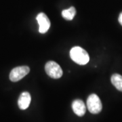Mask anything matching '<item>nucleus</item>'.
Instances as JSON below:
<instances>
[{"instance_id": "nucleus-4", "label": "nucleus", "mask_w": 122, "mask_h": 122, "mask_svg": "<svg viewBox=\"0 0 122 122\" xmlns=\"http://www.w3.org/2000/svg\"><path fill=\"white\" fill-rule=\"evenodd\" d=\"M30 71V69L27 66H20L15 67L11 71L10 73V79L13 81L16 82L22 79L25 77Z\"/></svg>"}, {"instance_id": "nucleus-5", "label": "nucleus", "mask_w": 122, "mask_h": 122, "mask_svg": "<svg viewBox=\"0 0 122 122\" xmlns=\"http://www.w3.org/2000/svg\"><path fill=\"white\" fill-rule=\"evenodd\" d=\"M39 23V31L41 33H46L50 27V21L46 14L41 12L36 18Z\"/></svg>"}, {"instance_id": "nucleus-10", "label": "nucleus", "mask_w": 122, "mask_h": 122, "mask_svg": "<svg viewBox=\"0 0 122 122\" xmlns=\"http://www.w3.org/2000/svg\"><path fill=\"white\" fill-rule=\"evenodd\" d=\"M118 20H119V23L121 24V25H122V12H121V14H119V18H118Z\"/></svg>"}, {"instance_id": "nucleus-1", "label": "nucleus", "mask_w": 122, "mask_h": 122, "mask_svg": "<svg viewBox=\"0 0 122 122\" xmlns=\"http://www.w3.org/2000/svg\"><path fill=\"white\" fill-rule=\"evenodd\" d=\"M71 58L80 65H85L90 61V56L87 52L82 48L75 46L70 51Z\"/></svg>"}, {"instance_id": "nucleus-6", "label": "nucleus", "mask_w": 122, "mask_h": 122, "mask_svg": "<svg viewBox=\"0 0 122 122\" xmlns=\"http://www.w3.org/2000/svg\"><path fill=\"white\" fill-rule=\"evenodd\" d=\"M72 109L75 113L79 117L83 116L86 111V107L83 100H75L72 103Z\"/></svg>"}, {"instance_id": "nucleus-7", "label": "nucleus", "mask_w": 122, "mask_h": 122, "mask_svg": "<svg viewBox=\"0 0 122 122\" xmlns=\"http://www.w3.org/2000/svg\"><path fill=\"white\" fill-rule=\"evenodd\" d=\"M31 101V97L30 94L27 92H24L19 96V98L18 100V107L21 110H25L30 105Z\"/></svg>"}, {"instance_id": "nucleus-8", "label": "nucleus", "mask_w": 122, "mask_h": 122, "mask_svg": "<svg viewBox=\"0 0 122 122\" xmlns=\"http://www.w3.org/2000/svg\"><path fill=\"white\" fill-rule=\"evenodd\" d=\"M111 83L118 90L122 92V76L119 74H113L111 76Z\"/></svg>"}, {"instance_id": "nucleus-3", "label": "nucleus", "mask_w": 122, "mask_h": 122, "mask_svg": "<svg viewBox=\"0 0 122 122\" xmlns=\"http://www.w3.org/2000/svg\"><path fill=\"white\" fill-rule=\"evenodd\" d=\"M45 71L48 76L53 79H59L63 74L60 65L54 61H48L45 66Z\"/></svg>"}, {"instance_id": "nucleus-9", "label": "nucleus", "mask_w": 122, "mask_h": 122, "mask_svg": "<svg viewBox=\"0 0 122 122\" xmlns=\"http://www.w3.org/2000/svg\"><path fill=\"white\" fill-rule=\"evenodd\" d=\"M76 14V10L74 7H70L69 9L64 10L62 12V16L67 20H71L73 19Z\"/></svg>"}, {"instance_id": "nucleus-2", "label": "nucleus", "mask_w": 122, "mask_h": 122, "mask_svg": "<svg viewBox=\"0 0 122 122\" xmlns=\"http://www.w3.org/2000/svg\"><path fill=\"white\" fill-rule=\"evenodd\" d=\"M87 108L92 114H98L102 109V105L99 97L95 94H92L87 99Z\"/></svg>"}]
</instances>
